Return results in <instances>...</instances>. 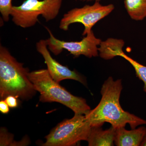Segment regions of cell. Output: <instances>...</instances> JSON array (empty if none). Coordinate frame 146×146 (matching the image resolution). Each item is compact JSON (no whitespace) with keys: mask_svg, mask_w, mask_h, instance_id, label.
<instances>
[{"mask_svg":"<svg viewBox=\"0 0 146 146\" xmlns=\"http://www.w3.org/2000/svg\"><path fill=\"white\" fill-rule=\"evenodd\" d=\"M122 89L121 80H114L109 77L105 80L101 90L102 98L99 103L85 115L91 126H102L107 122L117 129L128 124L132 129L146 125V120L123 110L120 103Z\"/></svg>","mask_w":146,"mask_h":146,"instance_id":"6da1fadb","label":"cell"},{"mask_svg":"<svg viewBox=\"0 0 146 146\" xmlns=\"http://www.w3.org/2000/svg\"><path fill=\"white\" fill-rule=\"evenodd\" d=\"M27 68L18 62L8 50L0 46V97L5 100L13 96L23 100H28L36 92L30 80Z\"/></svg>","mask_w":146,"mask_h":146,"instance_id":"7a4b0ae2","label":"cell"},{"mask_svg":"<svg viewBox=\"0 0 146 146\" xmlns=\"http://www.w3.org/2000/svg\"><path fill=\"white\" fill-rule=\"evenodd\" d=\"M28 75L35 91L40 93V102L59 103L72 110L76 114L85 115L91 110L86 100L72 95L62 87L59 82L53 79L48 70L29 72Z\"/></svg>","mask_w":146,"mask_h":146,"instance_id":"3957f363","label":"cell"},{"mask_svg":"<svg viewBox=\"0 0 146 146\" xmlns=\"http://www.w3.org/2000/svg\"><path fill=\"white\" fill-rule=\"evenodd\" d=\"M63 0H25L18 6H13L11 16L18 26L27 28L34 26L42 15L46 22L55 19L58 14Z\"/></svg>","mask_w":146,"mask_h":146,"instance_id":"277c9868","label":"cell"},{"mask_svg":"<svg viewBox=\"0 0 146 146\" xmlns=\"http://www.w3.org/2000/svg\"><path fill=\"white\" fill-rule=\"evenodd\" d=\"M91 126L85 115L75 114L73 117L59 123L46 137L44 146L76 145L87 141Z\"/></svg>","mask_w":146,"mask_h":146,"instance_id":"5b68a950","label":"cell"},{"mask_svg":"<svg viewBox=\"0 0 146 146\" xmlns=\"http://www.w3.org/2000/svg\"><path fill=\"white\" fill-rule=\"evenodd\" d=\"M114 9L112 4L103 5L100 1H95L93 5L73 9L64 14L60 21L59 28L67 31L72 24L80 23L84 27L82 35H86L92 31V28L98 21L109 15Z\"/></svg>","mask_w":146,"mask_h":146,"instance_id":"8992f818","label":"cell"},{"mask_svg":"<svg viewBox=\"0 0 146 146\" xmlns=\"http://www.w3.org/2000/svg\"><path fill=\"white\" fill-rule=\"evenodd\" d=\"M49 33L50 37L46 39L49 49L55 55L60 54L63 50H66L76 57L84 55L88 58L97 57L98 56V46L102 40L95 36L94 32L86 35L81 41L77 42H66L56 38L50 30L46 27Z\"/></svg>","mask_w":146,"mask_h":146,"instance_id":"52a82bcc","label":"cell"},{"mask_svg":"<svg viewBox=\"0 0 146 146\" xmlns=\"http://www.w3.org/2000/svg\"><path fill=\"white\" fill-rule=\"evenodd\" d=\"M36 47L37 51L44 58L48 68L47 70L54 80L59 82L64 80H73L85 85L86 80L81 75L75 70H71L53 58L47 48L46 40H39L36 43Z\"/></svg>","mask_w":146,"mask_h":146,"instance_id":"ba28073f","label":"cell"},{"mask_svg":"<svg viewBox=\"0 0 146 146\" xmlns=\"http://www.w3.org/2000/svg\"><path fill=\"white\" fill-rule=\"evenodd\" d=\"M146 128L141 126L127 130L125 127L116 129L115 144L117 146H139L143 139Z\"/></svg>","mask_w":146,"mask_h":146,"instance_id":"9c48e42d","label":"cell"},{"mask_svg":"<svg viewBox=\"0 0 146 146\" xmlns=\"http://www.w3.org/2000/svg\"><path fill=\"white\" fill-rule=\"evenodd\" d=\"M102 126H91L87 142L89 146H112L115 144L116 129L103 130Z\"/></svg>","mask_w":146,"mask_h":146,"instance_id":"30bf717a","label":"cell"},{"mask_svg":"<svg viewBox=\"0 0 146 146\" xmlns=\"http://www.w3.org/2000/svg\"><path fill=\"white\" fill-rule=\"evenodd\" d=\"M125 42L122 39L109 38L102 41L98 48L100 56L104 60H110L122 53Z\"/></svg>","mask_w":146,"mask_h":146,"instance_id":"8fae6325","label":"cell"},{"mask_svg":"<svg viewBox=\"0 0 146 146\" xmlns=\"http://www.w3.org/2000/svg\"><path fill=\"white\" fill-rule=\"evenodd\" d=\"M124 5L131 19L141 21L146 17V0H125Z\"/></svg>","mask_w":146,"mask_h":146,"instance_id":"7c38bea8","label":"cell"},{"mask_svg":"<svg viewBox=\"0 0 146 146\" xmlns=\"http://www.w3.org/2000/svg\"><path fill=\"white\" fill-rule=\"evenodd\" d=\"M119 56L127 60L133 66L136 76L139 79L143 82V90L146 93V66L142 65L136 60H133V58L128 56L124 52L121 54Z\"/></svg>","mask_w":146,"mask_h":146,"instance_id":"4fadbf2b","label":"cell"},{"mask_svg":"<svg viewBox=\"0 0 146 146\" xmlns=\"http://www.w3.org/2000/svg\"><path fill=\"white\" fill-rule=\"evenodd\" d=\"M12 0H0V12L3 20L6 22L9 20V16L11 15L13 10Z\"/></svg>","mask_w":146,"mask_h":146,"instance_id":"5bb4252c","label":"cell"},{"mask_svg":"<svg viewBox=\"0 0 146 146\" xmlns=\"http://www.w3.org/2000/svg\"><path fill=\"white\" fill-rule=\"evenodd\" d=\"M17 98L14 96H9L5 98V100L9 107L11 108H16L18 106V102Z\"/></svg>","mask_w":146,"mask_h":146,"instance_id":"9a60e30c","label":"cell"},{"mask_svg":"<svg viewBox=\"0 0 146 146\" xmlns=\"http://www.w3.org/2000/svg\"><path fill=\"white\" fill-rule=\"evenodd\" d=\"M9 106L5 100H1L0 102V111L3 114H7L9 111Z\"/></svg>","mask_w":146,"mask_h":146,"instance_id":"2e32d148","label":"cell"},{"mask_svg":"<svg viewBox=\"0 0 146 146\" xmlns=\"http://www.w3.org/2000/svg\"><path fill=\"white\" fill-rule=\"evenodd\" d=\"M141 146H146V130L143 139L141 144Z\"/></svg>","mask_w":146,"mask_h":146,"instance_id":"e0dca14e","label":"cell"},{"mask_svg":"<svg viewBox=\"0 0 146 146\" xmlns=\"http://www.w3.org/2000/svg\"><path fill=\"white\" fill-rule=\"evenodd\" d=\"M82 1H100L101 0H80Z\"/></svg>","mask_w":146,"mask_h":146,"instance_id":"ac0fdd59","label":"cell"}]
</instances>
